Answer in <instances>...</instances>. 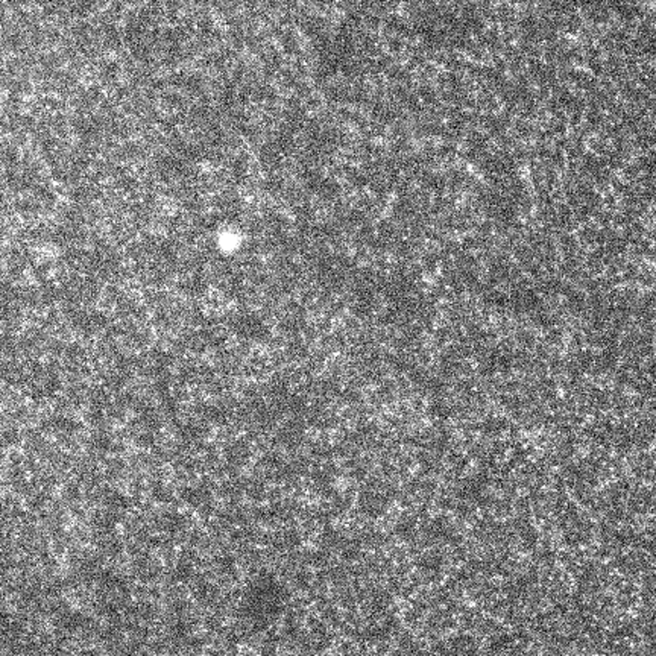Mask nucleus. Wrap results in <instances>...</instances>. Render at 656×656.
Wrapping results in <instances>:
<instances>
[{"instance_id": "obj_1", "label": "nucleus", "mask_w": 656, "mask_h": 656, "mask_svg": "<svg viewBox=\"0 0 656 656\" xmlns=\"http://www.w3.org/2000/svg\"><path fill=\"white\" fill-rule=\"evenodd\" d=\"M286 602L288 593L277 579L262 576L246 586L240 597V612L254 629L263 631L280 619Z\"/></svg>"}]
</instances>
